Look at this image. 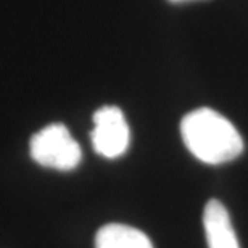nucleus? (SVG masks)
<instances>
[{"label": "nucleus", "instance_id": "39448f33", "mask_svg": "<svg viewBox=\"0 0 248 248\" xmlns=\"http://www.w3.org/2000/svg\"><path fill=\"white\" fill-rule=\"evenodd\" d=\"M95 248H153V244L147 234L136 227L113 222L98 229Z\"/></svg>", "mask_w": 248, "mask_h": 248}, {"label": "nucleus", "instance_id": "f03ea898", "mask_svg": "<svg viewBox=\"0 0 248 248\" xmlns=\"http://www.w3.org/2000/svg\"><path fill=\"white\" fill-rule=\"evenodd\" d=\"M31 158L37 165L58 171H71L82 160L79 143L64 124H48L31 137Z\"/></svg>", "mask_w": 248, "mask_h": 248}, {"label": "nucleus", "instance_id": "7ed1b4c3", "mask_svg": "<svg viewBox=\"0 0 248 248\" xmlns=\"http://www.w3.org/2000/svg\"><path fill=\"white\" fill-rule=\"evenodd\" d=\"M91 139L93 150L98 155L110 160L124 155L131 142V131L124 113L113 105L98 108L93 113V131Z\"/></svg>", "mask_w": 248, "mask_h": 248}, {"label": "nucleus", "instance_id": "f257e3e1", "mask_svg": "<svg viewBox=\"0 0 248 248\" xmlns=\"http://www.w3.org/2000/svg\"><path fill=\"white\" fill-rule=\"evenodd\" d=\"M181 134L188 152L206 165L229 163L244 152V140L235 126L211 108H198L186 115Z\"/></svg>", "mask_w": 248, "mask_h": 248}, {"label": "nucleus", "instance_id": "20e7f679", "mask_svg": "<svg viewBox=\"0 0 248 248\" xmlns=\"http://www.w3.org/2000/svg\"><path fill=\"white\" fill-rule=\"evenodd\" d=\"M203 227L210 248H240L231 216L226 206L217 200H210L203 211Z\"/></svg>", "mask_w": 248, "mask_h": 248}]
</instances>
